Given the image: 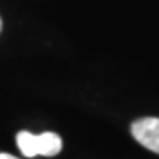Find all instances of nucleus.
Wrapping results in <instances>:
<instances>
[{
    "label": "nucleus",
    "instance_id": "f257e3e1",
    "mask_svg": "<svg viewBox=\"0 0 159 159\" xmlns=\"http://www.w3.org/2000/svg\"><path fill=\"white\" fill-rule=\"evenodd\" d=\"M16 143L25 157H35V156L51 157L62 150V138L57 133L32 134L29 131H20L16 134Z\"/></svg>",
    "mask_w": 159,
    "mask_h": 159
},
{
    "label": "nucleus",
    "instance_id": "f03ea898",
    "mask_svg": "<svg viewBox=\"0 0 159 159\" xmlns=\"http://www.w3.org/2000/svg\"><path fill=\"white\" fill-rule=\"evenodd\" d=\"M131 134L140 145L159 154V119L143 117L131 124Z\"/></svg>",
    "mask_w": 159,
    "mask_h": 159
},
{
    "label": "nucleus",
    "instance_id": "7ed1b4c3",
    "mask_svg": "<svg viewBox=\"0 0 159 159\" xmlns=\"http://www.w3.org/2000/svg\"><path fill=\"white\" fill-rule=\"evenodd\" d=\"M0 159H18V157H14V156H11V154L0 152Z\"/></svg>",
    "mask_w": 159,
    "mask_h": 159
},
{
    "label": "nucleus",
    "instance_id": "20e7f679",
    "mask_svg": "<svg viewBox=\"0 0 159 159\" xmlns=\"http://www.w3.org/2000/svg\"><path fill=\"white\" fill-rule=\"evenodd\" d=\"M0 32H2V18H0Z\"/></svg>",
    "mask_w": 159,
    "mask_h": 159
}]
</instances>
